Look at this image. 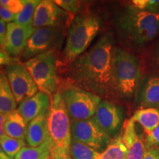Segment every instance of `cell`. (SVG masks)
Returning a JSON list of instances; mask_svg holds the SVG:
<instances>
[{"instance_id":"6da1fadb","label":"cell","mask_w":159,"mask_h":159,"mask_svg":"<svg viewBox=\"0 0 159 159\" xmlns=\"http://www.w3.org/2000/svg\"><path fill=\"white\" fill-rule=\"evenodd\" d=\"M113 44L112 35L106 33L71 63V78L76 86L99 97L116 93L112 75Z\"/></svg>"},{"instance_id":"7a4b0ae2","label":"cell","mask_w":159,"mask_h":159,"mask_svg":"<svg viewBox=\"0 0 159 159\" xmlns=\"http://www.w3.org/2000/svg\"><path fill=\"white\" fill-rule=\"evenodd\" d=\"M117 27L123 37L132 44L142 46L159 33V13L128 7L119 16Z\"/></svg>"},{"instance_id":"3957f363","label":"cell","mask_w":159,"mask_h":159,"mask_svg":"<svg viewBox=\"0 0 159 159\" xmlns=\"http://www.w3.org/2000/svg\"><path fill=\"white\" fill-rule=\"evenodd\" d=\"M142 75L140 61L134 55L120 47H114L112 75L116 93L130 97L138 87Z\"/></svg>"},{"instance_id":"277c9868","label":"cell","mask_w":159,"mask_h":159,"mask_svg":"<svg viewBox=\"0 0 159 159\" xmlns=\"http://www.w3.org/2000/svg\"><path fill=\"white\" fill-rule=\"evenodd\" d=\"M100 29V21L90 14L77 15L70 25L65 48L63 59L66 63H71L85 52L96 37Z\"/></svg>"},{"instance_id":"5b68a950","label":"cell","mask_w":159,"mask_h":159,"mask_svg":"<svg viewBox=\"0 0 159 159\" xmlns=\"http://www.w3.org/2000/svg\"><path fill=\"white\" fill-rule=\"evenodd\" d=\"M47 126L53 147L69 152L72 137L71 119L62 93L57 91L50 99L47 112Z\"/></svg>"},{"instance_id":"8992f818","label":"cell","mask_w":159,"mask_h":159,"mask_svg":"<svg viewBox=\"0 0 159 159\" xmlns=\"http://www.w3.org/2000/svg\"><path fill=\"white\" fill-rule=\"evenodd\" d=\"M24 65L39 90L49 97L52 96L57 87V57L54 49L27 60Z\"/></svg>"},{"instance_id":"52a82bcc","label":"cell","mask_w":159,"mask_h":159,"mask_svg":"<svg viewBox=\"0 0 159 159\" xmlns=\"http://www.w3.org/2000/svg\"><path fill=\"white\" fill-rule=\"evenodd\" d=\"M61 93L71 122L92 118L102 101L98 95L73 85L67 86Z\"/></svg>"},{"instance_id":"ba28073f","label":"cell","mask_w":159,"mask_h":159,"mask_svg":"<svg viewBox=\"0 0 159 159\" xmlns=\"http://www.w3.org/2000/svg\"><path fill=\"white\" fill-rule=\"evenodd\" d=\"M6 75L17 104L30 98L39 92V89L24 63L17 62L5 67Z\"/></svg>"},{"instance_id":"9c48e42d","label":"cell","mask_w":159,"mask_h":159,"mask_svg":"<svg viewBox=\"0 0 159 159\" xmlns=\"http://www.w3.org/2000/svg\"><path fill=\"white\" fill-rule=\"evenodd\" d=\"M72 139L97 151H102L110 143L111 137L105 134L92 118L71 122Z\"/></svg>"},{"instance_id":"30bf717a","label":"cell","mask_w":159,"mask_h":159,"mask_svg":"<svg viewBox=\"0 0 159 159\" xmlns=\"http://www.w3.org/2000/svg\"><path fill=\"white\" fill-rule=\"evenodd\" d=\"M92 119L105 134L111 136H114L122 126L123 114L118 105L108 100H102Z\"/></svg>"},{"instance_id":"8fae6325","label":"cell","mask_w":159,"mask_h":159,"mask_svg":"<svg viewBox=\"0 0 159 159\" xmlns=\"http://www.w3.org/2000/svg\"><path fill=\"white\" fill-rule=\"evenodd\" d=\"M59 31L55 27H41L35 29L30 38L27 47L21 57L23 59H31L39 55L51 50L56 42Z\"/></svg>"},{"instance_id":"7c38bea8","label":"cell","mask_w":159,"mask_h":159,"mask_svg":"<svg viewBox=\"0 0 159 159\" xmlns=\"http://www.w3.org/2000/svg\"><path fill=\"white\" fill-rule=\"evenodd\" d=\"M35 30V28L33 26L25 27L15 22L8 23L7 25L6 43L4 49L12 57L21 56Z\"/></svg>"},{"instance_id":"4fadbf2b","label":"cell","mask_w":159,"mask_h":159,"mask_svg":"<svg viewBox=\"0 0 159 159\" xmlns=\"http://www.w3.org/2000/svg\"><path fill=\"white\" fill-rule=\"evenodd\" d=\"M63 14H65V11L59 7L54 1H40L33 16V27L35 29L57 27Z\"/></svg>"},{"instance_id":"5bb4252c","label":"cell","mask_w":159,"mask_h":159,"mask_svg":"<svg viewBox=\"0 0 159 159\" xmlns=\"http://www.w3.org/2000/svg\"><path fill=\"white\" fill-rule=\"evenodd\" d=\"M122 140L127 149V159H143L146 151L145 142L137 134L135 122L131 119L123 125Z\"/></svg>"},{"instance_id":"9a60e30c","label":"cell","mask_w":159,"mask_h":159,"mask_svg":"<svg viewBox=\"0 0 159 159\" xmlns=\"http://www.w3.org/2000/svg\"><path fill=\"white\" fill-rule=\"evenodd\" d=\"M50 105V98L45 93L39 91L34 96L20 103L18 111L26 122L29 123L43 113L47 112Z\"/></svg>"},{"instance_id":"2e32d148","label":"cell","mask_w":159,"mask_h":159,"mask_svg":"<svg viewBox=\"0 0 159 159\" xmlns=\"http://www.w3.org/2000/svg\"><path fill=\"white\" fill-rule=\"evenodd\" d=\"M47 112L39 115L27 125L25 139L29 147L41 146L50 139L47 126Z\"/></svg>"},{"instance_id":"e0dca14e","label":"cell","mask_w":159,"mask_h":159,"mask_svg":"<svg viewBox=\"0 0 159 159\" xmlns=\"http://www.w3.org/2000/svg\"><path fill=\"white\" fill-rule=\"evenodd\" d=\"M139 103L144 108L159 109V77H151L143 85L139 94Z\"/></svg>"},{"instance_id":"ac0fdd59","label":"cell","mask_w":159,"mask_h":159,"mask_svg":"<svg viewBox=\"0 0 159 159\" xmlns=\"http://www.w3.org/2000/svg\"><path fill=\"white\" fill-rule=\"evenodd\" d=\"M27 123L18 110L7 114L4 130L7 136L11 138L25 140L27 134Z\"/></svg>"},{"instance_id":"d6986e66","label":"cell","mask_w":159,"mask_h":159,"mask_svg":"<svg viewBox=\"0 0 159 159\" xmlns=\"http://www.w3.org/2000/svg\"><path fill=\"white\" fill-rule=\"evenodd\" d=\"M17 103L12 92L5 69L0 67V113L9 114L16 108Z\"/></svg>"},{"instance_id":"ffe728a7","label":"cell","mask_w":159,"mask_h":159,"mask_svg":"<svg viewBox=\"0 0 159 159\" xmlns=\"http://www.w3.org/2000/svg\"><path fill=\"white\" fill-rule=\"evenodd\" d=\"M130 119L135 123H139L147 135L150 134L159 124V109L153 108L139 109Z\"/></svg>"},{"instance_id":"44dd1931","label":"cell","mask_w":159,"mask_h":159,"mask_svg":"<svg viewBox=\"0 0 159 159\" xmlns=\"http://www.w3.org/2000/svg\"><path fill=\"white\" fill-rule=\"evenodd\" d=\"M53 144L51 139L39 147H25L19 151L15 159H51Z\"/></svg>"},{"instance_id":"7402d4cb","label":"cell","mask_w":159,"mask_h":159,"mask_svg":"<svg viewBox=\"0 0 159 159\" xmlns=\"http://www.w3.org/2000/svg\"><path fill=\"white\" fill-rule=\"evenodd\" d=\"M95 159H127V149L122 140V135L111 139L106 148L99 152Z\"/></svg>"},{"instance_id":"603a6c76","label":"cell","mask_w":159,"mask_h":159,"mask_svg":"<svg viewBox=\"0 0 159 159\" xmlns=\"http://www.w3.org/2000/svg\"><path fill=\"white\" fill-rule=\"evenodd\" d=\"M39 2V0H25L22 10L16 16L14 22L25 27H32L35 9Z\"/></svg>"},{"instance_id":"cb8c5ba5","label":"cell","mask_w":159,"mask_h":159,"mask_svg":"<svg viewBox=\"0 0 159 159\" xmlns=\"http://www.w3.org/2000/svg\"><path fill=\"white\" fill-rule=\"evenodd\" d=\"M99 152L94 149L75 139L71 140L69 153L72 159H95Z\"/></svg>"},{"instance_id":"d4e9b609","label":"cell","mask_w":159,"mask_h":159,"mask_svg":"<svg viewBox=\"0 0 159 159\" xmlns=\"http://www.w3.org/2000/svg\"><path fill=\"white\" fill-rule=\"evenodd\" d=\"M0 143L4 152L12 159L15 158L21 149L26 147L25 140L11 138L7 135L0 139Z\"/></svg>"},{"instance_id":"484cf974","label":"cell","mask_w":159,"mask_h":159,"mask_svg":"<svg viewBox=\"0 0 159 159\" xmlns=\"http://www.w3.org/2000/svg\"><path fill=\"white\" fill-rule=\"evenodd\" d=\"M130 6L140 11L158 13L157 11L159 10V0H134Z\"/></svg>"},{"instance_id":"4316f807","label":"cell","mask_w":159,"mask_h":159,"mask_svg":"<svg viewBox=\"0 0 159 159\" xmlns=\"http://www.w3.org/2000/svg\"><path fill=\"white\" fill-rule=\"evenodd\" d=\"M54 2L59 7L69 13H78L82 7V2L76 0H55Z\"/></svg>"},{"instance_id":"83f0119b","label":"cell","mask_w":159,"mask_h":159,"mask_svg":"<svg viewBox=\"0 0 159 159\" xmlns=\"http://www.w3.org/2000/svg\"><path fill=\"white\" fill-rule=\"evenodd\" d=\"M25 2V0H0V4L15 15L22 10Z\"/></svg>"},{"instance_id":"f1b7e54d","label":"cell","mask_w":159,"mask_h":159,"mask_svg":"<svg viewBox=\"0 0 159 159\" xmlns=\"http://www.w3.org/2000/svg\"><path fill=\"white\" fill-rule=\"evenodd\" d=\"M144 142L146 149L152 148H159V124L152 132L147 135Z\"/></svg>"},{"instance_id":"f546056e","label":"cell","mask_w":159,"mask_h":159,"mask_svg":"<svg viewBox=\"0 0 159 159\" xmlns=\"http://www.w3.org/2000/svg\"><path fill=\"white\" fill-rule=\"evenodd\" d=\"M17 62H19V60L16 57H11L5 49L0 47V67H2V66H7Z\"/></svg>"},{"instance_id":"4dcf8cb0","label":"cell","mask_w":159,"mask_h":159,"mask_svg":"<svg viewBox=\"0 0 159 159\" xmlns=\"http://www.w3.org/2000/svg\"><path fill=\"white\" fill-rule=\"evenodd\" d=\"M16 16V15L12 13L8 9L0 4V19H2L5 22L11 23L12 21H15Z\"/></svg>"},{"instance_id":"1f68e13d","label":"cell","mask_w":159,"mask_h":159,"mask_svg":"<svg viewBox=\"0 0 159 159\" xmlns=\"http://www.w3.org/2000/svg\"><path fill=\"white\" fill-rule=\"evenodd\" d=\"M51 159H72L69 152L52 147L51 152Z\"/></svg>"},{"instance_id":"d6a6232c","label":"cell","mask_w":159,"mask_h":159,"mask_svg":"<svg viewBox=\"0 0 159 159\" xmlns=\"http://www.w3.org/2000/svg\"><path fill=\"white\" fill-rule=\"evenodd\" d=\"M143 159H159V148H152L146 149Z\"/></svg>"},{"instance_id":"836d02e7","label":"cell","mask_w":159,"mask_h":159,"mask_svg":"<svg viewBox=\"0 0 159 159\" xmlns=\"http://www.w3.org/2000/svg\"><path fill=\"white\" fill-rule=\"evenodd\" d=\"M6 33H7V25L5 22L0 19V47H5L6 43Z\"/></svg>"},{"instance_id":"e575fe53","label":"cell","mask_w":159,"mask_h":159,"mask_svg":"<svg viewBox=\"0 0 159 159\" xmlns=\"http://www.w3.org/2000/svg\"><path fill=\"white\" fill-rule=\"evenodd\" d=\"M7 114H2L0 113V139L5 136V130H4V125L7 118Z\"/></svg>"},{"instance_id":"d590c367","label":"cell","mask_w":159,"mask_h":159,"mask_svg":"<svg viewBox=\"0 0 159 159\" xmlns=\"http://www.w3.org/2000/svg\"><path fill=\"white\" fill-rule=\"evenodd\" d=\"M0 159H12L8 156H7L5 152H4L2 148L1 143H0Z\"/></svg>"},{"instance_id":"8d00e7d4","label":"cell","mask_w":159,"mask_h":159,"mask_svg":"<svg viewBox=\"0 0 159 159\" xmlns=\"http://www.w3.org/2000/svg\"><path fill=\"white\" fill-rule=\"evenodd\" d=\"M158 61H159V54H158Z\"/></svg>"}]
</instances>
